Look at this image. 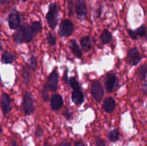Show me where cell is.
Segmentation results:
<instances>
[{"label": "cell", "instance_id": "6da1fadb", "mask_svg": "<svg viewBox=\"0 0 147 146\" xmlns=\"http://www.w3.org/2000/svg\"><path fill=\"white\" fill-rule=\"evenodd\" d=\"M58 7L55 3H52L50 4L47 14H46V19L47 23L52 29H55L57 27L58 22Z\"/></svg>", "mask_w": 147, "mask_h": 146}, {"label": "cell", "instance_id": "7a4b0ae2", "mask_svg": "<svg viewBox=\"0 0 147 146\" xmlns=\"http://www.w3.org/2000/svg\"><path fill=\"white\" fill-rule=\"evenodd\" d=\"M22 108L26 115H31L34 112V100L29 92H26L23 94Z\"/></svg>", "mask_w": 147, "mask_h": 146}, {"label": "cell", "instance_id": "3957f363", "mask_svg": "<svg viewBox=\"0 0 147 146\" xmlns=\"http://www.w3.org/2000/svg\"><path fill=\"white\" fill-rule=\"evenodd\" d=\"M74 29V24L70 19L63 20L59 27L58 33L61 37H69Z\"/></svg>", "mask_w": 147, "mask_h": 146}, {"label": "cell", "instance_id": "277c9868", "mask_svg": "<svg viewBox=\"0 0 147 146\" xmlns=\"http://www.w3.org/2000/svg\"><path fill=\"white\" fill-rule=\"evenodd\" d=\"M91 94L96 102H101L104 95V90L99 81H93L92 82Z\"/></svg>", "mask_w": 147, "mask_h": 146}, {"label": "cell", "instance_id": "5b68a950", "mask_svg": "<svg viewBox=\"0 0 147 146\" xmlns=\"http://www.w3.org/2000/svg\"><path fill=\"white\" fill-rule=\"evenodd\" d=\"M9 26L11 29H17L20 25V16L16 9H13L7 17Z\"/></svg>", "mask_w": 147, "mask_h": 146}, {"label": "cell", "instance_id": "8992f818", "mask_svg": "<svg viewBox=\"0 0 147 146\" xmlns=\"http://www.w3.org/2000/svg\"><path fill=\"white\" fill-rule=\"evenodd\" d=\"M127 62L131 65H136L141 60V56L136 47L130 49L126 57Z\"/></svg>", "mask_w": 147, "mask_h": 146}, {"label": "cell", "instance_id": "52a82bcc", "mask_svg": "<svg viewBox=\"0 0 147 146\" xmlns=\"http://www.w3.org/2000/svg\"><path fill=\"white\" fill-rule=\"evenodd\" d=\"M75 9L76 14L80 18H83L87 15V4L85 0H76L75 3Z\"/></svg>", "mask_w": 147, "mask_h": 146}, {"label": "cell", "instance_id": "ba28073f", "mask_svg": "<svg viewBox=\"0 0 147 146\" xmlns=\"http://www.w3.org/2000/svg\"><path fill=\"white\" fill-rule=\"evenodd\" d=\"M58 84V74L55 70H53L47 78V85L49 90L52 92L56 91Z\"/></svg>", "mask_w": 147, "mask_h": 146}, {"label": "cell", "instance_id": "9c48e42d", "mask_svg": "<svg viewBox=\"0 0 147 146\" xmlns=\"http://www.w3.org/2000/svg\"><path fill=\"white\" fill-rule=\"evenodd\" d=\"M1 110L4 115L9 113L12 109L11 104V98L7 93H3L1 96Z\"/></svg>", "mask_w": 147, "mask_h": 146}, {"label": "cell", "instance_id": "30bf717a", "mask_svg": "<svg viewBox=\"0 0 147 146\" xmlns=\"http://www.w3.org/2000/svg\"><path fill=\"white\" fill-rule=\"evenodd\" d=\"M117 82L116 74L113 73H107L105 78V87L108 92H112L114 90Z\"/></svg>", "mask_w": 147, "mask_h": 146}, {"label": "cell", "instance_id": "8fae6325", "mask_svg": "<svg viewBox=\"0 0 147 146\" xmlns=\"http://www.w3.org/2000/svg\"><path fill=\"white\" fill-rule=\"evenodd\" d=\"M72 100L75 104H81L84 101V94L81 90V87L73 90L72 92Z\"/></svg>", "mask_w": 147, "mask_h": 146}, {"label": "cell", "instance_id": "7c38bea8", "mask_svg": "<svg viewBox=\"0 0 147 146\" xmlns=\"http://www.w3.org/2000/svg\"><path fill=\"white\" fill-rule=\"evenodd\" d=\"M63 105V99L60 94H55L50 100V106L53 110H57Z\"/></svg>", "mask_w": 147, "mask_h": 146}, {"label": "cell", "instance_id": "4fadbf2b", "mask_svg": "<svg viewBox=\"0 0 147 146\" xmlns=\"http://www.w3.org/2000/svg\"><path fill=\"white\" fill-rule=\"evenodd\" d=\"M116 106V101L112 97H107L103 101V108L107 113H111L115 110Z\"/></svg>", "mask_w": 147, "mask_h": 146}, {"label": "cell", "instance_id": "5bb4252c", "mask_svg": "<svg viewBox=\"0 0 147 146\" xmlns=\"http://www.w3.org/2000/svg\"><path fill=\"white\" fill-rule=\"evenodd\" d=\"M70 50H71L72 52L73 53V54H74L77 58H82V57H83V52H82L79 44H78L77 41H76V40H74V39L70 40Z\"/></svg>", "mask_w": 147, "mask_h": 146}, {"label": "cell", "instance_id": "9a60e30c", "mask_svg": "<svg viewBox=\"0 0 147 146\" xmlns=\"http://www.w3.org/2000/svg\"><path fill=\"white\" fill-rule=\"evenodd\" d=\"M34 31L30 25H26L23 27V34H24V42H30L34 37Z\"/></svg>", "mask_w": 147, "mask_h": 146}, {"label": "cell", "instance_id": "2e32d148", "mask_svg": "<svg viewBox=\"0 0 147 146\" xmlns=\"http://www.w3.org/2000/svg\"><path fill=\"white\" fill-rule=\"evenodd\" d=\"M80 46L84 51L88 52L92 47L91 39L88 36H85L80 40Z\"/></svg>", "mask_w": 147, "mask_h": 146}, {"label": "cell", "instance_id": "e0dca14e", "mask_svg": "<svg viewBox=\"0 0 147 146\" xmlns=\"http://www.w3.org/2000/svg\"><path fill=\"white\" fill-rule=\"evenodd\" d=\"M15 55L8 51H4L1 54V62L4 64H11L15 60Z\"/></svg>", "mask_w": 147, "mask_h": 146}, {"label": "cell", "instance_id": "ac0fdd59", "mask_svg": "<svg viewBox=\"0 0 147 146\" xmlns=\"http://www.w3.org/2000/svg\"><path fill=\"white\" fill-rule=\"evenodd\" d=\"M100 39L103 44H109L112 40V34L108 29H104L100 34Z\"/></svg>", "mask_w": 147, "mask_h": 146}, {"label": "cell", "instance_id": "d6986e66", "mask_svg": "<svg viewBox=\"0 0 147 146\" xmlns=\"http://www.w3.org/2000/svg\"><path fill=\"white\" fill-rule=\"evenodd\" d=\"M108 137L112 143L117 142L120 138V133L117 129H113L108 133Z\"/></svg>", "mask_w": 147, "mask_h": 146}, {"label": "cell", "instance_id": "ffe728a7", "mask_svg": "<svg viewBox=\"0 0 147 146\" xmlns=\"http://www.w3.org/2000/svg\"><path fill=\"white\" fill-rule=\"evenodd\" d=\"M14 40L17 44H22L23 42H24V34H23V27H19L17 31H16L14 36Z\"/></svg>", "mask_w": 147, "mask_h": 146}, {"label": "cell", "instance_id": "44dd1931", "mask_svg": "<svg viewBox=\"0 0 147 146\" xmlns=\"http://www.w3.org/2000/svg\"><path fill=\"white\" fill-rule=\"evenodd\" d=\"M137 74L139 80L143 81L146 79L147 74V64H144L139 67L137 70Z\"/></svg>", "mask_w": 147, "mask_h": 146}, {"label": "cell", "instance_id": "7402d4cb", "mask_svg": "<svg viewBox=\"0 0 147 146\" xmlns=\"http://www.w3.org/2000/svg\"><path fill=\"white\" fill-rule=\"evenodd\" d=\"M22 77H23V80H24V82L27 85V84H29V82H30V78H31V74H30L29 67H23Z\"/></svg>", "mask_w": 147, "mask_h": 146}, {"label": "cell", "instance_id": "603a6c76", "mask_svg": "<svg viewBox=\"0 0 147 146\" xmlns=\"http://www.w3.org/2000/svg\"><path fill=\"white\" fill-rule=\"evenodd\" d=\"M32 27L33 29V31L35 34H38L39 32L42 31V24L39 21H34L32 23Z\"/></svg>", "mask_w": 147, "mask_h": 146}, {"label": "cell", "instance_id": "cb8c5ba5", "mask_svg": "<svg viewBox=\"0 0 147 146\" xmlns=\"http://www.w3.org/2000/svg\"><path fill=\"white\" fill-rule=\"evenodd\" d=\"M46 40L50 46H55L56 44V38L51 31H49L46 36Z\"/></svg>", "mask_w": 147, "mask_h": 146}, {"label": "cell", "instance_id": "d4e9b609", "mask_svg": "<svg viewBox=\"0 0 147 146\" xmlns=\"http://www.w3.org/2000/svg\"><path fill=\"white\" fill-rule=\"evenodd\" d=\"M69 84H70V87L73 88V90H76V89L80 88V86L79 84V82L78 80H76V77H71L69 79Z\"/></svg>", "mask_w": 147, "mask_h": 146}, {"label": "cell", "instance_id": "484cf974", "mask_svg": "<svg viewBox=\"0 0 147 146\" xmlns=\"http://www.w3.org/2000/svg\"><path fill=\"white\" fill-rule=\"evenodd\" d=\"M48 87H47V84H45L42 87V90L41 91L42 97L43 100L45 102H47L49 100V90H48Z\"/></svg>", "mask_w": 147, "mask_h": 146}, {"label": "cell", "instance_id": "4316f807", "mask_svg": "<svg viewBox=\"0 0 147 146\" xmlns=\"http://www.w3.org/2000/svg\"><path fill=\"white\" fill-rule=\"evenodd\" d=\"M37 65V57H36L34 55H32L31 57H30V60H29V67H30V68L34 70V69L36 68Z\"/></svg>", "mask_w": 147, "mask_h": 146}, {"label": "cell", "instance_id": "83f0119b", "mask_svg": "<svg viewBox=\"0 0 147 146\" xmlns=\"http://www.w3.org/2000/svg\"><path fill=\"white\" fill-rule=\"evenodd\" d=\"M136 32L137 35L140 37H143L146 35V29L144 25H142L139 27L136 30Z\"/></svg>", "mask_w": 147, "mask_h": 146}, {"label": "cell", "instance_id": "f1b7e54d", "mask_svg": "<svg viewBox=\"0 0 147 146\" xmlns=\"http://www.w3.org/2000/svg\"><path fill=\"white\" fill-rule=\"evenodd\" d=\"M67 8H68V14L69 15H73V9H74V2L73 0H68L67 3Z\"/></svg>", "mask_w": 147, "mask_h": 146}, {"label": "cell", "instance_id": "f546056e", "mask_svg": "<svg viewBox=\"0 0 147 146\" xmlns=\"http://www.w3.org/2000/svg\"><path fill=\"white\" fill-rule=\"evenodd\" d=\"M95 146H106V141L100 137H98L95 141Z\"/></svg>", "mask_w": 147, "mask_h": 146}, {"label": "cell", "instance_id": "4dcf8cb0", "mask_svg": "<svg viewBox=\"0 0 147 146\" xmlns=\"http://www.w3.org/2000/svg\"><path fill=\"white\" fill-rule=\"evenodd\" d=\"M63 115L65 116V117L68 120H71L72 117H73V113H72L70 110H67V108H65V110L63 111Z\"/></svg>", "mask_w": 147, "mask_h": 146}, {"label": "cell", "instance_id": "1f68e13d", "mask_svg": "<svg viewBox=\"0 0 147 146\" xmlns=\"http://www.w3.org/2000/svg\"><path fill=\"white\" fill-rule=\"evenodd\" d=\"M128 33H129V34L130 35V37H131L133 40H137L138 39V37L139 36L137 35V34H136V30H132V29H129L128 30Z\"/></svg>", "mask_w": 147, "mask_h": 146}, {"label": "cell", "instance_id": "d6a6232c", "mask_svg": "<svg viewBox=\"0 0 147 146\" xmlns=\"http://www.w3.org/2000/svg\"><path fill=\"white\" fill-rule=\"evenodd\" d=\"M35 135L37 137H41V136L43 135V130L42 129V127H40V125H38L37 127H36Z\"/></svg>", "mask_w": 147, "mask_h": 146}, {"label": "cell", "instance_id": "836d02e7", "mask_svg": "<svg viewBox=\"0 0 147 146\" xmlns=\"http://www.w3.org/2000/svg\"><path fill=\"white\" fill-rule=\"evenodd\" d=\"M142 92L145 95H147V80L144 82L143 86H142Z\"/></svg>", "mask_w": 147, "mask_h": 146}, {"label": "cell", "instance_id": "e575fe53", "mask_svg": "<svg viewBox=\"0 0 147 146\" xmlns=\"http://www.w3.org/2000/svg\"><path fill=\"white\" fill-rule=\"evenodd\" d=\"M13 0H0L1 5H8Z\"/></svg>", "mask_w": 147, "mask_h": 146}, {"label": "cell", "instance_id": "d590c367", "mask_svg": "<svg viewBox=\"0 0 147 146\" xmlns=\"http://www.w3.org/2000/svg\"><path fill=\"white\" fill-rule=\"evenodd\" d=\"M63 79H64V80L66 82L69 83V79L67 78V69H65V71Z\"/></svg>", "mask_w": 147, "mask_h": 146}, {"label": "cell", "instance_id": "8d00e7d4", "mask_svg": "<svg viewBox=\"0 0 147 146\" xmlns=\"http://www.w3.org/2000/svg\"><path fill=\"white\" fill-rule=\"evenodd\" d=\"M58 146H71V145L69 143H67V142H63Z\"/></svg>", "mask_w": 147, "mask_h": 146}, {"label": "cell", "instance_id": "74e56055", "mask_svg": "<svg viewBox=\"0 0 147 146\" xmlns=\"http://www.w3.org/2000/svg\"><path fill=\"white\" fill-rule=\"evenodd\" d=\"M9 146H18V144H17V143L15 140H12V141L10 142Z\"/></svg>", "mask_w": 147, "mask_h": 146}, {"label": "cell", "instance_id": "f35d334b", "mask_svg": "<svg viewBox=\"0 0 147 146\" xmlns=\"http://www.w3.org/2000/svg\"><path fill=\"white\" fill-rule=\"evenodd\" d=\"M75 146H85L84 144L81 141H78L75 143Z\"/></svg>", "mask_w": 147, "mask_h": 146}, {"label": "cell", "instance_id": "ab89813d", "mask_svg": "<svg viewBox=\"0 0 147 146\" xmlns=\"http://www.w3.org/2000/svg\"><path fill=\"white\" fill-rule=\"evenodd\" d=\"M43 146H52V145L49 143L48 141H45L44 143V145Z\"/></svg>", "mask_w": 147, "mask_h": 146}, {"label": "cell", "instance_id": "60d3db41", "mask_svg": "<svg viewBox=\"0 0 147 146\" xmlns=\"http://www.w3.org/2000/svg\"><path fill=\"white\" fill-rule=\"evenodd\" d=\"M27 1V0H22V1H23V2H26Z\"/></svg>", "mask_w": 147, "mask_h": 146}]
</instances>
